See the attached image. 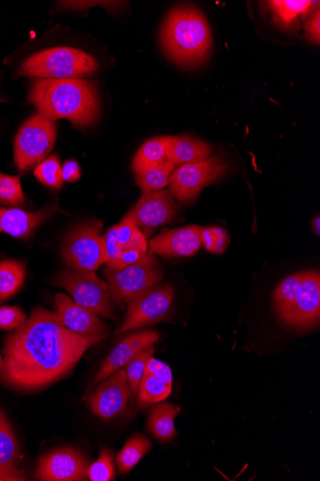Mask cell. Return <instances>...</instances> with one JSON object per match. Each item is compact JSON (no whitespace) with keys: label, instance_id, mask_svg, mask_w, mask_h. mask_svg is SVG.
I'll list each match as a JSON object with an SVG mask.
<instances>
[{"label":"cell","instance_id":"2e32d148","mask_svg":"<svg viewBox=\"0 0 320 481\" xmlns=\"http://www.w3.org/2000/svg\"><path fill=\"white\" fill-rule=\"evenodd\" d=\"M159 340V334L153 331H144L128 336L118 343L105 359L92 384L96 385L114 372L124 368L140 351L155 345Z\"/></svg>","mask_w":320,"mask_h":481},{"label":"cell","instance_id":"74e56055","mask_svg":"<svg viewBox=\"0 0 320 481\" xmlns=\"http://www.w3.org/2000/svg\"><path fill=\"white\" fill-rule=\"evenodd\" d=\"M148 254V252L141 251L138 249H125L123 250L120 260L116 262L114 266L112 269H121L129 265H132L140 260Z\"/></svg>","mask_w":320,"mask_h":481},{"label":"cell","instance_id":"f546056e","mask_svg":"<svg viewBox=\"0 0 320 481\" xmlns=\"http://www.w3.org/2000/svg\"><path fill=\"white\" fill-rule=\"evenodd\" d=\"M155 346H151L140 351L125 367L128 382L133 395H137L139 383L145 374L148 360L155 354Z\"/></svg>","mask_w":320,"mask_h":481},{"label":"cell","instance_id":"277c9868","mask_svg":"<svg viewBox=\"0 0 320 481\" xmlns=\"http://www.w3.org/2000/svg\"><path fill=\"white\" fill-rule=\"evenodd\" d=\"M98 69L96 58L73 48H54L35 53L22 63L19 75L35 79H75Z\"/></svg>","mask_w":320,"mask_h":481},{"label":"cell","instance_id":"4316f807","mask_svg":"<svg viewBox=\"0 0 320 481\" xmlns=\"http://www.w3.org/2000/svg\"><path fill=\"white\" fill-rule=\"evenodd\" d=\"M26 279V268L17 261L0 263V301H4L20 289Z\"/></svg>","mask_w":320,"mask_h":481},{"label":"cell","instance_id":"836d02e7","mask_svg":"<svg viewBox=\"0 0 320 481\" xmlns=\"http://www.w3.org/2000/svg\"><path fill=\"white\" fill-rule=\"evenodd\" d=\"M200 240L201 245L213 254H222L230 242L229 233L217 226L201 228Z\"/></svg>","mask_w":320,"mask_h":481},{"label":"cell","instance_id":"d4e9b609","mask_svg":"<svg viewBox=\"0 0 320 481\" xmlns=\"http://www.w3.org/2000/svg\"><path fill=\"white\" fill-rule=\"evenodd\" d=\"M152 445L144 434H136L125 444L122 450L116 455L118 470L128 474L150 452Z\"/></svg>","mask_w":320,"mask_h":481},{"label":"cell","instance_id":"83f0119b","mask_svg":"<svg viewBox=\"0 0 320 481\" xmlns=\"http://www.w3.org/2000/svg\"><path fill=\"white\" fill-rule=\"evenodd\" d=\"M305 272L284 279L275 291V304L281 320L285 319L293 306Z\"/></svg>","mask_w":320,"mask_h":481},{"label":"cell","instance_id":"f1b7e54d","mask_svg":"<svg viewBox=\"0 0 320 481\" xmlns=\"http://www.w3.org/2000/svg\"><path fill=\"white\" fill-rule=\"evenodd\" d=\"M117 240L121 248L125 249H138L149 252L146 237L138 229V227L123 219L121 225H118Z\"/></svg>","mask_w":320,"mask_h":481},{"label":"cell","instance_id":"5b68a950","mask_svg":"<svg viewBox=\"0 0 320 481\" xmlns=\"http://www.w3.org/2000/svg\"><path fill=\"white\" fill-rule=\"evenodd\" d=\"M104 275L108 280L112 299L117 304H129L163 279L157 257L149 252L132 265L121 269L106 267Z\"/></svg>","mask_w":320,"mask_h":481},{"label":"cell","instance_id":"1f68e13d","mask_svg":"<svg viewBox=\"0 0 320 481\" xmlns=\"http://www.w3.org/2000/svg\"><path fill=\"white\" fill-rule=\"evenodd\" d=\"M34 173L43 184L53 187V189H60L63 185L62 166L57 155L41 162Z\"/></svg>","mask_w":320,"mask_h":481},{"label":"cell","instance_id":"d6986e66","mask_svg":"<svg viewBox=\"0 0 320 481\" xmlns=\"http://www.w3.org/2000/svg\"><path fill=\"white\" fill-rule=\"evenodd\" d=\"M21 454L13 429L7 419L0 425V481L26 480L19 468Z\"/></svg>","mask_w":320,"mask_h":481},{"label":"cell","instance_id":"b9f144b4","mask_svg":"<svg viewBox=\"0 0 320 481\" xmlns=\"http://www.w3.org/2000/svg\"><path fill=\"white\" fill-rule=\"evenodd\" d=\"M5 416L4 415V414L2 413V410H0V425H2L4 423V421L5 420Z\"/></svg>","mask_w":320,"mask_h":481},{"label":"cell","instance_id":"4dcf8cb0","mask_svg":"<svg viewBox=\"0 0 320 481\" xmlns=\"http://www.w3.org/2000/svg\"><path fill=\"white\" fill-rule=\"evenodd\" d=\"M0 203L13 208L25 203L19 176H9L0 172Z\"/></svg>","mask_w":320,"mask_h":481},{"label":"cell","instance_id":"9c48e42d","mask_svg":"<svg viewBox=\"0 0 320 481\" xmlns=\"http://www.w3.org/2000/svg\"><path fill=\"white\" fill-rule=\"evenodd\" d=\"M174 296V288L168 284L155 285L140 293L128 304L126 319L118 334L165 320L170 314Z\"/></svg>","mask_w":320,"mask_h":481},{"label":"cell","instance_id":"9a60e30c","mask_svg":"<svg viewBox=\"0 0 320 481\" xmlns=\"http://www.w3.org/2000/svg\"><path fill=\"white\" fill-rule=\"evenodd\" d=\"M199 226L165 229L149 243V253L165 256L185 257L195 255L201 248Z\"/></svg>","mask_w":320,"mask_h":481},{"label":"cell","instance_id":"60d3db41","mask_svg":"<svg viewBox=\"0 0 320 481\" xmlns=\"http://www.w3.org/2000/svg\"><path fill=\"white\" fill-rule=\"evenodd\" d=\"M320 219H319V217H316L313 221V229L315 231V233L317 234H319V232H320Z\"/></svg>","mask_w":320,"mask_h":481},{"label":"cell","instance_id":"3957f363","mask_svg":"<svg viewBox=\"0 0 320 481\" xmlns=\"http://www.w3.org/2000/svg\"><path fill=\"white\" fill-rule=\"evenodd\" d=\"M162 49L173 62L194 67L207 61L212 46L208 22L198 9L176 7L164 21L160 33Z\"/></svg>","mask_w":320,"mask_h":481},{"label":"cell","instance_id":"8992f818","mask_svg":"<svg viewBox=\"0 0 320 481\" xmlns=\"http://www.w3.org/2000/svg\"><path fill=\"white\" fill-rule=\"evenodd\" d=\"M102 223L98 220L82 223L68 233L63 246V259L73 270L96 272L105 264Z\"/></svg>","mask_w":320,"mask_h":481},{"label":"cell","instance_id":"30bf717a","mask_svg":"<svg viewBox=\"0 0 320 481\" xmlns=\"http://www.w3.org/2000/svg\"><path fill=\"white\" fill-rule=\"evenodd\" d=\"M227 170V164L218 156L183 164L173 171L169 192L181 202L191 201L206 185L217 181Z\"/></svg>","mask_w":320,"mask_h":481},{"label":"cell","instance_id":"5bb4252c","mask_svg":"<svg viewBox=\"0 0 320 481\" xmlns=\"http://www.w3.org/2000/svg\"><path fill=\"white\" fill-rule=\"evenodd\" d=\"M320 275L318 272H305L298 296L283 321L292 327L307 328L319 322Z\"/></svg>","mask_w":320,"mask_h":481},{"label":"cell","instance_id":"7c38bea8","mask_svg":"<svg viewBox=\"0 0 320 481\" xmlns=\"http://www.w3.org/2000/svg\"><path fill=\"white\" fill-rule=\"evenodd\" d=\"M89 461L73 448H61L41 457L35 477L43 481H82L88 479Z\"/></svg>","mask_w":320,"mask_h":481},{"label":"cell","instance_id":"d6a6232c","mask_svg":"<svg viewBox=\"0 0 320 481\" xmlns=\"http://www.w3.org/2000/svg\"><path fill=\"white\" fill-rule=\"evenodd\" d=\"M116 477L113 453L103 449L98 460L89 466L88 479L90 481H112Z\"/></svg>","mask_w":320,"mask_h":481},{"label":"cell","instance_id":"7bdbcfd3","mask_svg":"<svg viewBox=\"0 0 320 481\" xmlns=\"http://www.w3.org/2000/svg\"><path fill=\"white\" fill-rule=\"evenodd\" d=\"M3 362H4L3 357L0 356V368H2L3 367Z\"/></svg>","mask_w":320,"mask_h":481},{"label":"cell","instance_id":"7a4b0ae2","mask_svg":"<svg viewBox=\"0 0 320 481\" xmlns=\"http://www.w3.org/2000/svg\"><path fill=\"white\" fill-rule=\"evenodd\" d=\"M29 101L50 120H67L76 127L96 124L100 98L96 82L75 79H34Z\"/></svg>","mask_w":320,"mask_h":481},{"label":"cell","instance_id":"d590c367","mask_svg":"<svg viewBox=\"0 0 320 481\" xmlns=\"http://www.w3.org/2000/svg\"><path fill=\"white\" fill-rule=\"evenodd\" d=\"M27 322V315L18 307H0V328L17 330Z\"/></svg>","mask_w":320,"mask_h":481},{"label":"cell","instance_id":"f35d334b","mask_svg":"<svg viewBox=\"0 0 320 481\" xmlns=\"http://www.w3.org/2000/svg\"><path fill=\"white\" fill-rule=\"evenodd\" d=\"M307 38L315 43L320 42V12L316 9L311 20L306 26Z\"/></svg>","mask_w":320,"mask_h":481},{"label":"cell","instance_id":"8fae6325","mask_svg":"<svg viewBox=\"0 0 320 481\" xmlns=\"http://www.w3.org/2000/svg\"><path fill=\"white\" fill-rule=\"evenodd\" d=\"M132 394L125 368H122L102 381L87 402L94 415L111 420L125 412Z\"/></svg>","mask_w":320,"mask_h":481},{"label":"cell","instance_id":"7402d4cb","mask_svg":"<svg viewBox=\"0 0 320 481\" xmlns=\"http://www.w3.org/2000/svg\"><path fill=\"white\" fill-rule=\"evenodd\" d=\"M180 413V406L173 404H156L151 409L148 419V428L152 436L163 442L174 439L176 434L175 419Z\"/></svg>","mask_w":320,"mask_h":481},{"label":"cell","instance_id":"484cf974","mask_svg":"<svg viewBox=\"0 0 320 481\" xmlns=\"http://www.w3.org/2000/svg\"><path fill=\"white\" fill-rule=\"evenodd\" d=\"M175 166L169 161L136 172V179L141 191L145 194L160 192L170 185Z\"/></svg>","mask_w":320,"mask_h":481},{"label":"cell","instance_id":"ab89813d","mask_svg":"<svg viewBox=\"0 0 320 481\" xmlns=\"http://www.w3.org/2000/svg\"><path fill=\"white\" fill-rule=\"evenodd\" d=\"M63 180L74 183L80 179L81 170L77 162L70 160L64 163L62 167Z\"/></svg>","mask_w":320,"mask_h":481},{"label":"cell","instance_id":"4fadbf2b","mask_svg":"<svg viewBox=\"0 0 320 481\" xmlns=\"http://www.w3.org/2000/svg\"><path fill=\"white\" fill-rule=\"evenodd\" d=\"M177 206L169 191L145 194L123 218L137 227L157 228L175 217Z\"/></svg>","mask_w":320,"mask_h":481},{"label":"cell","instance_id":"e575fe53","mask_svg":"<svg viewBox=\"0 0 320 481\" xmlns=\"http://www.w3.org/2000/svg\"><path fill=\"white\" fill-rule=\"evenodd\" d=\"M118 226H113L103 236L104 240V252H105V264L106 267L113 268L116 262L120 260V257L123 252V249L118 244L117 240Z\"/></svg>","mask_w":320,"mask_h":481},{"label":"cell","instance_id":"44dd1931","mask_svg":"<svg viewBox=\"0 0 320 481\" xmlns=\"http://www.w3.org/2000/svg\"><path fill=\"white\" fill-rule=\"evenodd\" d=\"M211 147L208 144L192 138L172 137L168 148V161L174 166L192 163L208 158Z\"/></svg>","mask_w":320,"mask_h":481},{"label":"cell","instance_id":"ac0fdd59","mask_svg":"<svg viewBox=\"0 0 320 481\" xmlns=\"http://www.w3.org/2000/svg\"><path fill=\"white\" fill-rule=\"evenodd\" d=\"M52 210L44 209L38 213H28L16 208H0V233L15 238H27L51 216Z\"/></svg>","mask_w":320,"mask_h":481},{"label":"cell","instance_id":"e0dca14e","mask_svg":"<svg viewBox=\"0 0 320 481\" xmlns=\"http://www.w3.org/2000/svg\"><path fill=\"white\" fill-rule=\"evenodd\" d=\"M55 306L59 320L68 330L82 335H108V328L98 314L80 307L63 293H58L55 296Z\"/></svg>","mask_w":320,"mask_h":481},{"label":"cell","instance_id":"6da1fadb","mask_svg":"<svg viewBox=\"0 0 320 481\" xmlns=\"http://www.w3.org/2000/svg\"><path fill=\"white\" fill-rule=\"evenodd\" d=\"M106 335L76 334L55 311L35 309L30 319L6 337L0 377L16 390H39L73 371L86 351Z\"/></svg>","mask_w":320,"mask_h":481},{"label":"cell","instance_id":"603a6c76","mask_svg":"<svg viewBox=\"0 0 320 481\" xmlns=\"http://www.w3.org/2000/svg\"><path fill=\"white\" fill-rule=\"evenodd\" d=\"M171 138L169 136L157 137L142 146L133 161L134 171L138 172L168 162Z\"/></svg>","mask_w":320,"mask_h":481},{"label":"cell","instance_id":"ba28073f","mask_svg":"<svg viewBox=\"0 0 320 481\" xmlns=\"http://www.w3.org/2000/svg\"><path fill=\"white\" fill-rule=\"evenodd\" d=\"M55 285L65 288L80 307L104 319L113 316V301L110 287L96 272H82L69 270L59 274Z\"/></svg>","mask_w":320,"mask_h":481},{"label":"cell","instance_id":"8d00e7d4","mask_svg":"<svg viewBox=\"0 0 320 481\" xmlns=\"http://www.w3.org/2000/svg\"><path fill=\"white\" fill-rule=\"evenodd\" d=\"M145 373L160 375V377L173 382L171 368L166 363L152 357L148 360Z\"/></svg>","mask_w":320,"mask_h":481},{"label":"cell","instance_id":"ffe728a7","mask_svg":"<svg viewBox=\"0 0 320 481\" xmlns=\"http://www.w3.org/2000/svg\"><path fill=\"white\" fill-rule=\"evenodd\" d=\"M268 8L274 14L277 25L282 28L292 29L299 26L300 19L309 15L319 2L311 0H274L267 3Z\"/></svg>","mask_w":320,"mask_h":481},{"label":"cell","instance_id":"52a82bcc","mask_svg":"<svg viewBox=\"0 0 320 481\" xmlns=\"http://www.w3.org/2000/svg\"><path fill=\"white\" fill-rule=\"evenodd\" d=\"M57 138L55 122L41 113L21 126L15 138V162L20 171L41 163L52 150Z\"/></svg>","mask_w":320,"mask_h":481},{"label":"cell","instance_id":"cb8c5ba5","mask_svg":"<svg viewBox=\"0 0 320 481\" xmlns=\"http://www.w3.org/2000/svg\"><path fill=\"white\" fill-rule=\"evenodd\" d=\"M172 385L160 375L145 373L139 383L137 405L145 407L165 401L171 395Z\"/></svg>","mask_w":320,"mask_h":481}]
</instances>
